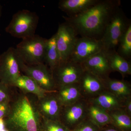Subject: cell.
Masks as SVG:
<instances>
[{"label":"cell","instance_id":"6da1fadb","mask_svg":"<svg viewBox=\"0 0 131 131\" xmlns=\"http://www.w3.org/2000/svg\"><path fill=\"white\" fill-rule=\"evenodd\" d=\"M37 97L19 90L15 91L7 115L4 118L9 131H43V118L36 105Z\"/></svg>","mask_w":131,"mask_h":131},{"label":"cell","instance_id":"7a4b0ae2","mask_svg":"<svg viewBox=\"0 0 131 131\" xmlns=\"http://www.w3.org/2000/svg\"><path fill=\"white\" fill-rule=\"evenodd\" d=\"M119 2L99 1L80 14L65 17L68 22L82 37L95 38L103 34L110 17L118 7Z\"/></svg>","mask_w":131,"mask_h":131},{"label":"cell","instance_id":"3957f363","mask_svg":"<svg viewBox=\"0 0 131 131\" xmlns=\"http://www.w3.org/2000/svg\"><path fill=\"white\" fill-rule=\"evenodd\" d=\"M129 24L123 13L117 8L110 17L100 39L105 51H116Z\"/></svg>","mask_w":131,"mask_h":131},{"label":"cell","instance_id":"277c9868","mask_svg":"<svg viewBox=\"0 0 131 131\" xmlns=\"http://www.w3.org/2000/svg\"><path fill=\"white\" fill-rule=\"evenodd\" d=\"M47 40L35 34L22 39L15 49L23 62L28 65L44 63Z\"/></svg>","mask_w":131,"mask_h":131},{"label":"cell","instance_id":"5b68a950","mask_svg":"<svg viewBox=\"0 0 131 131\" xmlns=\"http://www.w3.org/2000/svg\"><path fill=\"white\" fill-rule=\"evenodd\" d=\"M39 18L36 13L27 10L15 14L6 31L14 37L23 39L35 35Z\"/></svg>","mask_w":131,"mask_h":131},{"label":"cell","instance_id":"8992f818","mask_svg":"<svg viewBox=\"0 0 131 131\" xmlns=\"http://www.w3.org/2000/svg\"><path fill=\"white\" fill-rule=\"evenodd\" d=\"M23 61L15 48L9 47L0 55V82L12 86L14 81L21 75Z\"/></svg>","mask_w":131,"mask_h":131},{"label":"cell","instance_id":"52a82bcc","mask_svg":"<svg viewBox=\"0 0 131 131\" xmlns=\"http://www.w3.org/2000/svg\"><path fill=\"white\" fill-rule=\"evenodd\" d=\"M84 71L81 64L69 59L60 62L51 71L57 89L62 86L78 83Z\"/></svg>","mask_w":131,"mask_h":131},{"label":"cell","instance_id":"ba28073f","mask_svg":"<svg viewBox=\"0 0 131 131\" xmlns=\"http://www.w3.org/2000/svg\"><path fill=\"white\" fill-rule=\"evenodd\" d=\"M21 71L24 75L32 78L45 91L50 92L56 91V85L51 71L44 63L28 65L22 62Z\"/></svg>","mask_w":131,"mask_h":131},{"label":"cell","instance_id":"9c48e42d","mask_svg":"<svg viewBox=\"0 0 131 131\" xmlns=\"http://www.w3.org/2000/svg\"><path fill=\"white\" fill-rule=\"evenodd\" d=\"M103 50L101 40L95 38L82 37L78 38L69 60L81 64Z\"/></svg>","mask_w":131,"mask_h":131},{"label":"cell","instance_id":"30bf717a","mask_svg":"<svg viewBox=\"0 0 131 131\" xmlns=\"http://www.w3.org/2000/svg\"><path fill=\"white\" fill-rule=\"evenodd\" d=\"M56 34L60 62L69 58L78 38V34L73 26L66 21L59 25Z\"/></svg>","mask_w":131,"mask_h":131},{"label":"cell","instance_id":"8fae6325","mask_svg":"<svg viewBox=\"0 0 131 131\" xmlns=\"http://www.w3.org/2000/svg\"><path fill=\"white\" fill-rule=\"evenodd\" d=\"M88 102L82 98L70 105L63 106L59 121L70 130L74 128L87 118Z\"/></svg>","mask_w":131,"mask_h":131},{"label":"cell","instance_id":"7c38bea8","mask_svg":"<svg viewBox=\"0 0 131 131\" xmlns=\"http://www.w3.org/2000/svg\"><path fill=\"white\" fill-rule=\"evenodd\" d=\"M56 91L48 92L43 97L37 98V108L43 118L59 120L63 106L58 100Z\"/></svg>","mask_w":131,"mask_h":131},{"label":"cell","instance_id":"4fadbf2b","mask_svg":"<svg viewBox=\"0 0 131 131\" xmlns=\"http://www.w3.org/2000/svg\"><path fill=\"white\" fill-rule=\"evenodd\" d=\"M84 70L103 80L109 77L112 72L104 50L90 58L81 63Z\"/></svg>","mask_w":131,"mask_h":131},{"label":"cell","instance_id":"5bb4252c","mask_svg":"<svg viewBox=\"0 0 131 131\" xmlns=\"http://www.w3.org/2000/svg\"><path fill=\"white\" fill-rule=\"evenodd\" d=\"M78 84L82 95L86 100L94 98L106 90L102 80L85 70Z\"/></svg>","mask_w":131,"mask_h":131},{"label":"cell","instance_id":"9a60e30c","mask_svg":"<svg viewBox=\"0 0 131 131\" xmlns=\"http://www.w3.org/2000/svg\"><path fill=\"white\" fill-rule=\"evenodd\" d=\"M87 100L89 102L98 106L107 112L122 109L124 106V101L106 90L94 98Z\"/></svg>","mask_w":131,"mask_h":131},{"label":"cell","instance_id":"2e32d148","mask_svg":"<svg viewBox=\"0 0 131 131\" xmlns=\"http://www.w3.org/2000/svg\"><path fill=\"white\" fill-rule=\"evenodd\" d=\"M56 93L63 106L72 105L84 98L78 83L59 87L57 89Z\"/></svg>","mask_w":131,"mask_h":131},{"label":"cell","instance_id":"e0dca14e","mask_svg":"<svg viewBox=\"0 0 131 131\" xmlns=\"http://www.w3.org/2000/svg\"><path fill=\"white\" fill-rule=\"evenodd\" d=\"M100 0H62L59 8L69 16L80 14L93 6Z\"/></svg>","mask_w":131,"mask_h":131},{"label":"cell","instance_id":"ac0fdd59","mask_svg":"<svg viewBox=\"0 0 131 131\" xmlns=\"http://www.w3.org/2000/svg\"><path fill=\"white\" fill-rule=\"evenodd\" d=\"M106 90L109 91L122 101L131 96L130 83L124 80L108 78L102 80Z\"/></svg>","mask_w":131,"mask_h":131},{"label":"cell","instance_id":"d6986e66","mask_svg":"<svg viewBox=\"0 0 131 131\" xmlns=\"http://www.w3.org/2000/svg\"><path fill=\"white\" fill-rule=\"evenodd\" d=\"M12 86L26 93L33 95L37 98L43 97L50 92L42 89L32 78L25 75H20L14 81Z\"/></svg>","mask_w":131,"mask_h":131},{"label":"cell","instance_id":"ffe728a7","mask_svg":"<svg viewBox=\"0 0 131 131\" xmlns=\"http://www.w3.org/2000/svg\"><path fill=\"white\" fill-rule=\"evenodd\" d=\"M87 116L89 119L100 129L111 124V118L106 111L89 102Z\"/></svg>","mask_w":131,"mask_h":131},{"label":"cell","instance_id":"44dd1931","mask_svg":"<svg viewBox=\"0 0 131 131\" xmlns=\"http://www.w3.org/2000/svg\"><path fill=\"white\" fill-rule=\"evenodd\" d=\"M105 52L113 71L118 72L124 77L131 75V63L130 60L122 57L116 51Z\"/></svg>","mask_w":131,"mask_h":131},{"label":"cell","instance_id":"7402d4cb","mask_svg":"<svg viewBox=\"0 0 131 131\" xmlns=\"http://www.w3.org/2000/svg\"><path fill=\"white\" fill-rule=\"evenodd\" d=\"M60 57L57 47L56 36L55 34L47 39L45 51L44 63L52 70L60 63Z\"/></svg>","mask_w":131,"mask_h":131},{"label":"cell","instance_id":"603a6c76","mask_svg":"<svg viewBox=\"0 0 131 131\" xmlns=\"http://www.w3.org/2000/svg\"><path fill=\"white\" fill-rule=\"evenodd\" d=\"M107 113L111 118V125L122 131H131V117L123 108Z\"/></svg>","mask_w":131,"mask_h":131},{"label":"cell","instance_id":"cb8c5ba5","mask_svg":"<svg viewBox=\"0 0 131 131\" xmlns=\"http://www.w3.org/2000/svg\"><path fill=\"white\" fill-rule=\"evenodd\" d=\"M117 53L127 60L131 57V24L130 23L124 33L116 50Z\"/></svg>","mask_w":131,"mask_h":131},{"label":"cell","instance_id":"d4e9b609","mask_svg":"<svg viewBox=\"0 0 131 131\" xmlns=\"http://www.w3.org/2000/svg\"><path fill=\"white\" fill-rule=\"evenodd\" d=\"M42 129L43 131H70L59 120H51L43 118Z\"/></svg>","mask_w":131,"mask_h":131},{"label":"cell","instance_id":"484cf974","mask_svg":"<svg viewBox=\"0 0 131 131\" xmlns=\"http://www.w3.org/2000/svg\"><path fill=\"white\" fill-rule=\"evenodd\" d=\"M14 88L0 82V103L12 101L15 92Z\"/></svg>","mask_w":131,"mask_h":131},{"label":"cell","instance_id":"4316f807","mask_svg":"<svg viewBox=\"0 0 131 131\" xmlns=\"http://www.w3.org/2000/svg\"><path fill=\"white\" fill-rule=\"evenodd\" d=\"M100 128L87 118L70 131H99Z\"/></svg>","mask_w":131,"mask_h":131},{"label":"cell","instance_id":"83f0119b","mask_svg":"<svg viewBox=\"0 0 131 131\" xmlns=\"http://www.w3.org/2000/svg\"><path fill=\"white\" fill-rule=\"evenodd\" d=\"M10 108V102L0 103V119L5 118L9 113Z\"/></svg>","mask_w":131,"mask_h":131},{"label":"cell","instance_id":"f1b7e54d","mask_svg":"<svg viewBox=\"0 0 131 131\" xmlns=\"http://www.w3.org/2000/svg\"><path fill=\"white\" fill-rule=\"evenodd\" d=\"M123 109L131 117V96L124 101Z\"/></svg>","mask_w":131,"mask_h":131},{"label":"cell","instance_id":"f546056e","mask_svg":"<svg viewBox=\"0 0 131 131\" xmlns=\"http://www.w3.org/2000/svg\"><path fill=\"white\" fill-rule=\"evenodd\" d=\"M99 131H122L115 127L113 125H107L106 126L103 127L102 128H101L100 129Z\"/></svg>","mask_w":131,"mask_h":131},{"label":"cell","instance_id":"4dcf8cb0","mask_svg":"<svg viewBox=\"0 0 131 131\" xmlns=\"http://www.w3.org/2000/svg\"><path fill=\"white\" fill-rule=\"evenodd\" d=\"M2 9V7L1 5V3H0V18H1V16Z\"/></svg>","mask_w":131,"mask_h":131},{"label":"cell","instance_id":"1f68e13d","mask_svg":"<svg viewBox=\"0 0 131 131\" xmlns=\"http://www.w3.org/2000/svg\"><path fill=\"white\" fill-rule=\"evenodd\" d=\"M0 131H9V130H8L6 128H5V129H3V130H1Z\"/></svg>","mask_w":131,"mask_h":131}]
</instances>
